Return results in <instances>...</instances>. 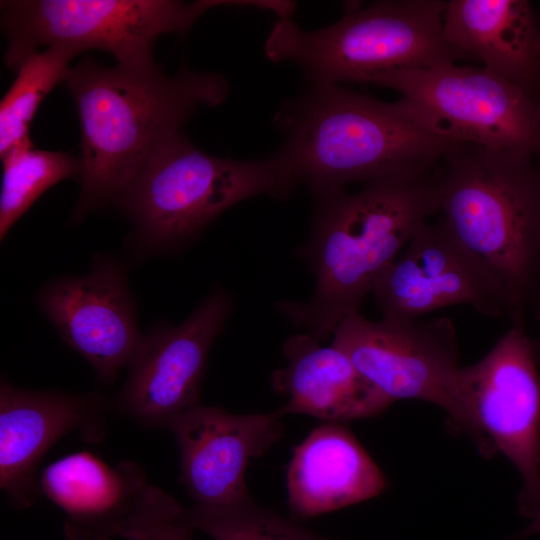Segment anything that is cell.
Returning a JSON list of instances; mask_svg holds the SVG:
<instances>
[{"label":"cell","instance_id":"2e32d148","mask_svg":"<svg viewBox=\"0 0 540 540\" xmlns=\"http://www.w3.org/2000/svg\"><path fill=\"white\" fill-rule=\"evenodd\" d=\"M39 486L41 495L63 511L67 540H112L120 537L150 484L136 462L110 465L80 451L49 464Z\"/></svg>","mask_w":540,"mask_h":540},{"label":"cell","instance_id":"484cf974","mask_svg":"<svg viewBox=\"0 0 540 540\" xmlns=\"http://www.w3.org/2000/svg\"><path fill=\"white\" fill-rule=\"evenodd\" d=\"M527 91L531 95V97H532V99H533V101H534V103L536 105L539 117H540V74H539L536 82Z\"/></svg>","mask_w":540,"mask_h":540},{"label":"cell","instance_id":"d6986e66","mask_svg":"<svg viewBox=\"0 0 540 540\" xmlns=\"http://www.w3.org/2000/svg\"><path fill=\"white\" fill-rule=\"evenodd\" d=\"M539 29L527 0H450L443 15L450 47L526 90L540 74Z\"/></svg>","mask_w":540,"mask_h":540},{"label":"cell","instance_id":"ba28073f","mask_svg":"<svg viewBox=\"0 0 540 540\" xmlns=\"http://www.w3.org/2000/svg\"><path fill=\"white\" fill-rule=\"evenodd\" d=\"M332 346L391 403L407 399L432 403L481 455L495 452L464 398L456 331L449 318L371 321L357 312L338 324Z\"/></svg>","mask_w":540,"mask_h":540},{"label":"cell","instance_id":"4fadbf2b","mask_svg":"<svg viewBox=\"0 0 540 540\" xmlns=\"http://www.w3.org/2000/svg\"><path fill=\"white\" fill-rule=\"evenodd\" d=\"M36 300L63 341L88 361L103 384L117 378L140 345L143 333L128 276L112 257L96 255L87 274L49 281Z\"/></svg>","mask_w":540,"mask_h":540},{"label":"cell","instance_id":"4316f807","mask_svg":"<svg viewBox=\"0 0 540 540\" xmlns=\"http://www.w3.org/2000/svg\"><path fill=\"white\" fill-rule=\"evenodd\" d=\"M537 50H538V54L540 56V29H539L538 39H537Z\"/></svg>","mask_w":540,"mask_h":540},{"label":"cell","instance_id":"6da1fadb","mask_svg":"<svg viewBox=\"0 0 540 540\" xmlns=\"http://www.w3.org/2000/svg\"><path fill=\"white\" fill-rule=\"evenodd\" d=\"M284 134L273 153L293 191L318 198L348 184L436 166L458 142L412 102H386L342 87L310 83L277 112Z\"/></svg>","mask_w":540,"mask_h":540},{"label":"cell","instance_id":"7a4b0ae2","mask_svg":"<svg viewBox=\"0 0 540 540\" xmlns=\"http://www.w3.org/2000/svg\"><path fill=\"white\" fill-rule=\"evenodd\" d=\"M64 83L81 128V190L74 221L113 203L155 149L180 133L198 108L218 106L229 94V83L219 73L182 68L170 76L155 61L105 67L87 57L70 67Z\"/></svg>","mask_w":540,"mask_h":540},{"label":"cell","instance_id":"30bf717a","mask_svg":"<svg viewBox=\"0 0 540 540\" xmlns=\"http://www.w3.org/2000/svg\"><path fill=\"white\" fill-rule=\"evenodd\" d=\"M511 320L484 357L461 367V386L480 431L520 474L518 509L531 519L540 504V374L523 310Z\"/></svg>","mask_w":540,"mask_h":540},{"label":"cell","instance_id":"ffe728a7","mask_svg":"<svg viewBox=\"0 0 540 540\" xmlns=\"http://www.w3.org/2000/svg\"><path fill=\"white\" fill-rule=\"evenodd\" d=\"M77 54L71 47L54 45L30 54L19 65L0 103V158L15 147L32 144L31 121L44 98L64 83L69 63Z\"/></svg>","mask_w":540,"mask_h":540},{"label":"cell","instance_id":"9c48e42d","mask_svg":"<svg viewBox=\"0 0 540 540\" xmlns=\"http://www.w3.org/2000/svg\"><path fill=\"white\" fill-rule=\"evenodd\" d=\"M367 83L398 91L456 141L540 156V117L531 95L485 67L450 62L397 69Z\"/></svg>","mask_w":540,"mask_h":540},{"label":"cell","instance_id":"7c38bea8","mask_svg":"<svg viewBox=\"0 0 540 540\" xmlns=\"http://www.w3.org/2000/svg\"><path fill=\"white\" fill-rule=\"evenodd\" d=\"M232 308L229 293L216 288L181 324L162 320L143 333L116 397L118 409L141 425L167 428L199 405L210 349Z\"/></svg>","mask_w":540,"mask_h":540},{"label":"cell","instance_id":"ac0fdd59","mask_svg":"<svg viewBox=\"0 0 540 540\" xmlns=\"http://www.w3.org/2000/svg\"><path fill=\"white\" fill-rule=\"evenodd\" d=\"M283 351L287 364L272 375L276 392L287 396L274 412L280 418L300 414L344 423L377 416L392 404L342 351L309 333L289 337Z\"/></svg>","mask_w":540,"mask_h":540},{"label":"cell","instance_id":"3957f363","mask_svg":"<svg viewBox=\"0 0 540 540\" xmlns=\"http://www.w3.org/2000/svg\"><path fill=\"white\" fill-rule=\"evenodd\" d=\"M438 164L314 198L310 237L298 253L315 274V290L307 302L281 301L277 310L319 341L359 312L417 229L438 214Z\"/></svg>","mask_w":540,"mask_h":540},{"label":"cell","instance_id":"603a6c76","mask_svg":"<svg viewBox=\"0 0 540 540\" xmlns=\"http://www.w3.org/2000/svg\"><path fill=\"white\" fill-rule=\"evenodd\" d=\"M185 510L174 497L150 485L120 537L125 540H193Z\"/></svg>","mask_w":540,"mask_h":540},{"label":"cell","instance_id":"8992f818","mask_svg":"<svg viewBox=\"0 0 540 540\" xmlns=\"http://www.w3.org/2000/svg\"><path fill=\"white\" fill-rule=\"evenodd\" d=\"M447 1L383 0L349 8L335 23L301 29L279 19L265 43L267 58L290 63L310 83L367 82L379 73L467 59L443 37Z\"/></svg>","mask_w":540,"mask_h":540},{"label":"cell","instance_id":"7402d4cb","mask_svg":"<svg viewBox=\"0 0 540 540\" xmlns=\"http://www.w3.org/2000/svg\"><path fill=\"white\" fill-rule=\"evenodd\" d=\"M185 522L213 540H336L310 531L253 500L228 506L195 504Z\"/></svg>","mask_w":540,"mask_h":540},{"label":"cell","instance_id":"8fae6325","mask_svg":"<svg viewBox=\"0 0 540 540\" xmlns=\"http://www.w3.org/2000/svg\"><path fill=\"white\" fill-rule=\"evenodd\" d=\"M372 294L384 318L416 319L463 304L493 318L512 317L523 310L439 218L417 229L380 275Z\"/></svg>","mask_w":540,"mask_h":540},{"label":"cell","instance_id":"52a82bcc","mask_svg":"<svg viewBox=\"0 0 540 540\" xmlns=\"http://www.w3.org/2000/svg\"><path fill=\"white\" fill-rule=\"evenodd\" d=\"M0 24L8 46L4 63L16 71L37 48L62 45L79 53H111L121 65L153 60L155 39L186 33L207 10L231 0H5Z\"/></svg>","mask_w":540,"mask_h":540},{"label":"cell","instance_id":"5bb4252c","mask_svg":"<svg viewBox=\"0 0 540 540\" xmlns=\"http://www.w3.org/2000/svg\"><path fill=\"white\" fill-rule=\"evenodd\" d=\"M111 400L99 392L72 394L0 384V487L18 510L41 496L38 467L60 438L78 431L88 442L106 432Z\"/></svg>","mask_w":540,"mask_h":540},{"label":"cell","instance_id":"e0dca14e","mask_svg":"<svg viewBox=\"0 0 540 540\" xmlns=\"http://www.w3.org/2000/svg\"><path fill=\"white\" fill-rule=\"evenodd\" d=\"M388 481L343 423L325 422L297 445L286 472L292 516L311 518L381 494Z\"/></svg>","mask_w":540,"mask_h":540},{"label":"cell","instance_id":"44dd1931","mask_svg":"<svg viewBox=\"0 0 540 540\" xmlns=\"http://www.w3.org/2000/svg\"><path fill=\"white\" fill-rule=\"evenodd\" d=\"M0 190V240L34 202L60 181L80 177V157L40 150L33 144L15 147L4 155Z\"/></svg>","mask_w":540,"mask_h":540},{"label":"cell","instance_id":"d4e9b609","mask_svg":"<svg viewBox=\"0 0 540 540\" xmlns=\"http://www.w3.org/2000/svg\"><path fill=\"white\" fill-rule=\"evenodd\" d=\"M531 300L537 301L536 307L538 309V316L540 317V265L538 268V272L536 275V279L533 285V289H532L529 301Z\"/></svg>","mask_w":540,"mask_h":540},{"label":"cell","instance_id":"277c9868","mask_svg":"<svg viewBox=\"0 0 540 540\" xmlns=\"http://www.w3.org/2000/svg\"><path fill=\"white\" fill-rule=\"evenodd\" d=\"M534 157L458 142L437 169L438 218L520 309L540 265V166Z\"/></svg>","mask_w":540,"mask_h":540},{"label":"cell","instance_id":"cb8c5ba5","mask_svg":"<svg viewBox=\"0 0 540 540\" xmlns=\"http://www.w3.org/2000/svg\"><path fill=\"white\" fill-rule=\"evenodd\" d=\"M539 534H540V504L534 516L530 519V522L528 523V525H526L523 529L515 533L508 540H521V539L529 538L531 536H535Z\"/></svg>","mask_w":540,"mask_h":540},{"label":"cell","instance_id":"9a60e30c","mask_svg":"<svg viewBox=\"0 0 540 540\" xmlns=\"http://www.w3.org/2000/svg\"><path fill=\"white\" fill-rule=\"evenodd\" d=\"M180 456L179 481L196 504L228 506L251 500L246 472L282 436L274 412L235 414L197 405L169 422Z\"/></svg>","mask_w":540,"mask_h":540},{"label":"cell","instance_id":"5b68a950","mask_svg":"<svg viewBox=\"0 0 540 540\" xmlns=\"http://www.w3.org/2000/svg\"><path fill=\"white\" fill-rule=\"evenodd\" d=\"M291 193L273 154L248 160L217 157L180 132L155 149L112 204L133 226L130 243L148 254L188 244L244 200L259 195L285 199Z\"/></svg>","mask_w":540,"mask_h":540}]
</instances>
